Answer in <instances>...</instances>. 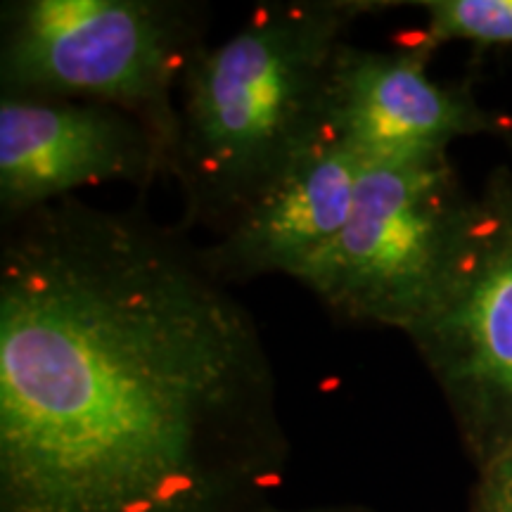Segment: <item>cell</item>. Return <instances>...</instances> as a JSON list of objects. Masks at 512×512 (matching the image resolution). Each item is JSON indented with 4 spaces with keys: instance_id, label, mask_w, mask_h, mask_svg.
<instances>
[{
    "instance_id": "8992f818",
    "label": "cell",
    "mask_w": 512,
    "mask_h": 512,
    "mask_svg": "<svg viewBox=\"0 0 512 512\" xmlns=\"http://www.w3.org/2000/svg\"><path fill=\"white\" fill-rule=\"evenodd\" d=\"M171 176V147L138 114L91 100L0 98L5 223L100 183L147 188Z\"/></svg>"
},
{
    "instance_id": "7a4b0ae2",
    "label": "cell",
    "mask_w": 512,
    "mask_h": 512,
    "mask_svg": "<svg viewBox=\"0 0 512 512\" xmlns=\"http://www.w3.org/2000/svg\"><path fill=\"white\" fill-rule=\"evenodd\" d=\"M394 3L259 5L238 31L190 57L176 98L171 178L185 226L221 233L323 131L330 62L351 24Z\"/></svg>"
},
{
    "instance_id": "30bf717a",
    "label": "cell",
    "mask_w": 512,
    "mask_h": 512,
    "mask_svg": "<svg viewBox=\"0 0 512 512\" xmlns=\"http://www.w3.org/2000/svg\"><path fill=\"white\" fill-rule=\"evenodd\" d=\"M470 512H512V434L479 460Z\"/></svg>"
},
{
    "instance_id": "3957f363",
    "label": "cell",
    "mask_w": 512,
    "mask_h": 512,
    "mask_svg": "<svg viewBox=\"0 0 512 512\" xmlns=\"http://www.w3.org/2000/svg\"><path fill=\"white\" fill-rule=\"evenodd\" d=\"M200 5L19 0L3 5V95L91 100L138 114L176 145V98L202 46Z\"/></svg>"
},
{
    "instance_id": "277c9868",
    "label": "cell",
    "mask_w": 512,
    "mask_h": 512,
    "mask_svg": "<svg viewBox=\"0 0 512 512\" xmlns=\"http://www.w3.org/2000/svg\"><path fill=\"white\" fill-rule=\"evenodd\" d=\"M472 202L448 155L366 162L347 223L297 280L344 323L406 332L444 283Z\"/></svg>"
},
{
    "instance_id": "ba28073f",
    "label": "cell",
    "mask_w": 512,
    "mask_h": 512,
    "mask_svg": "<svg viewBox=\"0 0 512 512\" xmlns=\"http://www.w3.org/2000/svg\"><path fill=\"white\" fill-rule=\"evenodd\" d=\"M363 169V155L323 128L200 247L202 261L226 285L275 273L297 280L347 223Z\"/></svg>"
},
{
    "instance_id": "52a82bcc",
    "label": "cell",
    "mask_w": 512,
    "mask_h": 512,
    "mask_svg": "<svg viewBox=\"0 0 512 512\" xmlns=\"http://www.w3.org/2000/svg\"><path fill=\"white\" fill-rule=\"evenodd\" d=\"M434 46L358 48L344 41L330 62L323 128L366 162L448 155L458 138L498 131L501 121L465 88L430 79Z\"/></svg>"
},
{
    "instance_id": "6da1fadb",
    "label": "cell",
    "mask_w": 512,
    "mask_h": 512,
    "mask_svg": "<svg viewBox=\"0 0 512 512\" xmlns=\"http://www.w3.org/2000/svg\"><path fill=\"white\" fill-rule=\"evenodd\" d=\"M0 249V512H252L275 373L200 247L64 197Z\"/></svg>"
},
{
    "instance_id": "5b68a950",
    "label": "cell",
    "mask_w": 512,
    "mask_h": 512,
    "mask_svg": "<svg viewBox=\"0 0 512 512\" xmlns=\"http://www.w3.org/2000/svg\"><path fill=\"white\" fill-rule=\"evenodd\" d=\"M446 394L477 460L512 434V171L472 202L446 278L403 332Z\"/></svg>"
},
{
    "instance_id": "8fae6325",
    "label": "cell",
    "mask_w": 512,
    "mask_h": 512,
    "mask_svg": "<svg viewBox=\"0 0 512 512\" xmlns=\"http://www.w3.org/2000/svg\"><path fill=\"white\" fill-rule=\"evenodd\" d=\"M271 512V510H266ZM304 512H366V510H358V508H323V510H304Z\"/></svg>"
},
{
    "instance_id": "9c48e42d",
    "label": "cell",
    "mask_w": 512,
    "mask_h": 512,
    "mask_svg": "<svg viewBox=\"0 0 512 512\" xmlns=\"http://www.w3.org/2000/svg\"><path fill=\"white\" fill-rule=\"evenodd\" d=\"M427 15V41L512 46V0H425L411 3Z\"/></svg>"
}]
</instances>
